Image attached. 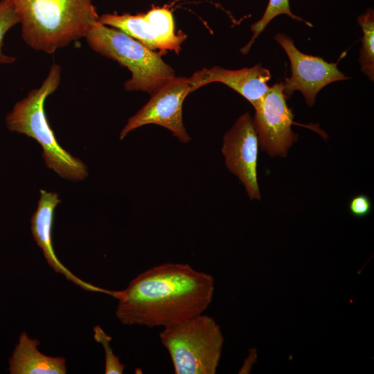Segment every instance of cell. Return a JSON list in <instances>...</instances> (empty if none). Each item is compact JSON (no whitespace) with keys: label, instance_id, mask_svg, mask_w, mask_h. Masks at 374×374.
Wrapping results in <instances>:
<instances>
[{"label":"cell","instance_id":"12","mask_svg":"<svg viewBox=\"0 0 374 374\" xmlns=\"http://www.w3.org/2000/svg\"><path fill=\"white\" fill-rule=\"evenodd\" d=\"M39 341L22 332L12 355L8 359L10 374H65L66 360L39 351Z\"/></svg>","mask_w":374,"mask_h":374},{"label":"cell","instance_id":"13","mask_svg":"<svg viewBox=\"0 0 374 374\" xmlns=\"http://www.w3.org/2000/svg\"><path fill=\"white\" fill-rule=\"evenodd\" d=\"M98 22L123 32L152 50L170 51L169 46L148 21L144 13H105L99 16Z\"/></svg>","mask_w":374,"mask_h":374},{"label":"cell","instance_id":"5","mask_svg":"<svg viewBox=\"0 0 374 374\" xmlns=\"http://www.w3.org/2000/svg\"><path fill=\"white\" fill-rule=\"evenodd\" d=\"M176 374H215L222 355L224 337L210 316L200 314L159 333Z\"/></svg>","mask_w":374,"mask_h":374},{"label":"cell","instance_id":"11","mask_svg":"<svg viewBox=\"0 0 374 374\" xmlns=\"http://www.w3.org/2000/svg\"><path fill=\"white\" fill-rule=\"evenodd\" d=\"M39 191L40 199L38 202L37 208L30 220V229L35 241L42 250L49 266L55 272L64 275L67 280L84 290L103 292L112 296L114 291L94 286L81 280L59 260L53 247L52 229L55 208L61 199L55 193L47 192L43 189H40Z\"/></svg>","mask_w":374,"mask_h":374},{"label":"cell","instance_id":"15","mask_svg":"<svg viewBox=\"0 0 374 374\" xmlns=\"http://www.w3.org/2000/svg\"><path fill=\"white\" fill-rule=\"evenodd\" d=\"M358 23L363 31L359 62L362 71L371 81L374 80V15L371 9L359 16Z\"/></svg>","mask_w":374,"mask_h":374},{"label":"cell","instance_id":"2","mask_svg":"<svg viewBox=\"0 0 374 374\" xmlns=\"http://www.w3.org/2000/svg\"><path fill=\"white\" fill-rule=\"evenodd\" d=\"M32 48L53 54L85 37L99 16L92 0H7Z\"/></svg>","mask_w":374,"mask_h":374},{"label":"cell","instance_id":"6","mask_svg":"<svg viewBox=\"0 0 374 374\" xmlns=\"http://www.w3.org/2000/svg\"><path fill=\"white\" fill-rule=\"evenodd\" d=\"M191 92L188 78H172L152 93L150 100L128 119L121 132L120 139L136 128L155 124L169 130L181 142L188 143L190 138L183 123L182 106L185 98Z\"/></svg>","mask_w":374,"mask_h":374},{"label":"cell","instance_id":"3","mask_svg":"<svg viewBox=\"0 0 374 374\" xmlns=\"http://www.w3.org/2000/svg\"><path fill=\"white\" fill-rule=\"evenodd\" d=\"M61 72L60 65L53 62L41 86L17 102L6 121L10 131L24 134L41 145L48 168L62 178L80 181L88 175L86 165L59 144L44 112L45 100L58 88Z\"/></svg>","mask_w":374,"mask_h":374},{"label":"cell","instance_id":"16","mask_svg":"<svg viewBox=\"0 0 374 374\" xmlns=\"http://www.w3.org/2000/svg\"><path fill=\"white\" fill-rule=\"evenodd\" d=\"M287 15L291 18L305 21L301 17L294 15L290 10L289 0H269L262 17L251 25L253 36L249 43L241 50L242 53H247L257 37L262 32L268 24L279 15Z\"/></svg>","mask_w":374,"mask_h":374},{"label":"cell","instance_id":"9","mask_svg":"<svg viewBox=\"0 0 374 374\" xmlns=\"http://www.w3.org/2000/svg\"><path fill=\"white\" fill-rule=\"evenodd\" d=\"M258 143L253 121L247 112L225 134L222 148L227 168L240 179L251 199H260L256 172Z\"/></svg>","mask_w":374,"mask_h":374},{"label":"cell","instance_id":"10","mask_svg":"<svg viewBox=\"0 0 374 374\" xmlns=\"http://www.w3.org/2000/svg\"><path fill=\"white\" fill-rule=\"evenodd\" d=\"M271 78L268 69L260 64L250 68L229 70L220 66L202 69L188 78L192 92L212 82H220L233 89L256 107L269 87Z\"/></svg>","mask_w":374,"mask_h":374},{"label":"cell","instance_id":"18","mask_svg":"<svg viewBox=\"0 0 374 374\" xmlns=\"http://www.w3.org/2000/svg\"><path fill=\"white\" fill-rule=\"evenodd\" d=\"M93 331L94 339L96 341L100 343L105 348V373L106 374L123 373L125 366L120 362L118 357L114 354L112 349L110 347L109 342L112 341V337L107 335L99 326H96L93 328Z\"/></svg>","mask_w":374,"mask_h":374},{"label":"cell","instance_id":"7","mask_svg":"<svg viewBox=\"0 0 374 374\" xmlns=\"http://www.w3.org/2000/svg\"><path fill=\"white\" fill-rule=\"evenodd\" d=\"M276 42L287 55L291 64V76L283 84L286 98L295 91H300L309 106L313 105L319 91L328 84L348 79L337 68L336 63H329L322 57L301 52L287 35L278 33Z\"/></svg>","mask_w":374,"mask_h":374},{"label":"cell","instance_id":"8","mask_svg":"<svg viewBox=\"0 0 374 374\" xmlns=\"http://www.w3.org/2000/svg\"><path fill=\"white\" fill-rule=\"evenodd\" d=\"M283 84L269 87L256 111L254 127L262 150L270 155L285 156L296 139L292 130L294 115L287 107Z\"/></svg>","mask_w":374,"mask_h":374},{"label":"cell","instance_id":"19","mask_svg":"<svg viewBox=\"0 0 374 374\" xmlns=\"http://www.w3.org/2000/svg\"><path fill=\"white\" fill-rule=\"evenodd\" d=\"M348 208L350 213L356 217L368 215L372 209L370 199L366 195H357L350 200Z\"/></svg>","mask_w":374,"mask_h":374},{"label":"cell","instance_id":"4","mask_svg":"<svg viewBox=\"0 0 374 374\" xmlns=\"http://www.w3.org/2000/svg\"><path fill=\"white\" fill-rule=\"evenodd\" d=\"M85 39L96 53L118 62L131 73L124 87L126 91L153 93L175 77L170 66L159 53L114 28L98 22L88 31Z\"/></svg>","mask_w":374,"mask_h":374},{"label":"cell","instance_id":"14","mask_svg":"<svg viewBox=\"0 0 374 374\" xmlns=\"http://www.w3.org/2000/svg\"><path fill=\"white\" fill-rule=\"evenodd\" d=\"M144 15L161 39L169 46L170 51L179 53L186 35L182 32L175 34L171 11L165 7H153Z\"/></svg>","mask_w":374,"mask_h":374},{"label":"cell","instance_id":"17","mask_svg":"<svg viewBox=\"0 0 374 374\" xmlns=\"http://www.w3.org/2000/svg\"><path fill=\"white\" fill-rule=\"evenodd\" d=\"M19 24L18 17L7 0H0V64H10L16 57L3 53V38L6 33Z\"/></svg>","mask_w":374,"mask_h":374},{"label":"cell","instance_id":"1","mask_svg":"<svg viewBox=\"0 0 374 374\" xmlns=\"http://www.w3.org/2000/svg\"><path fill=\"white\" fill-rule=\"evenodd\" d=\"M214 278L188 264L166 262L133 278L115 291L116 317L126 326L148 328L182 323L202 314L212 302Z\"/></svg>","mask_w":374,"mask_h":374}]
</instances>
